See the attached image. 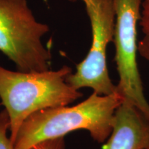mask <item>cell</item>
I'll use <instances>...</instances> for the list:
<instances>
[{
  "mask_svg": "<svg viewBox=\"0 0 149 149\" xmlns=\"http://www.w3.org/2000/svg\"><path fill=\"white\" fill-rule=\"evenodd\" d=\"M124 101L117 91L109 95L93 92L74 106L37 112L20 127L14 141L15 148L31 149L42 141L64 137L79 130L88 131L97 142H105L111 133L115 111Z\"/></svg>",
  "mask_w": 149,
  "mask_h": 149,
  "instance_id": "obj_1",
  "label": "cell"
},
{
  "mask_svg": "<svg viewBox=\"0 0 149 149\" xmlns=\"http://www.w3.org/2000/svg\"><path fill=\"white\" fill-rule=\"evenodd\" d=\"M72 72L68 66L56 70L23 72L0 65V102L8 114L13 144L20 127L31 115L44 109L69 105L83 96L66 81Z\"/></svg>",
  "mask_w": 149,
  "mask_h": 149,
  "instance_id": "obj_2",
  "label": "cell"
},
{
  "mask_svg": "<svg viewBox=\"0 0 149 149\" xmlns=\"http://www.w3.org/2000/svg\"><path fill=\"white\" fill-rule=\"evenodd\" d=\"M49 31L36 19L27 0H0V52L18 70L50 69L51 54L42 42Z\"/></svg>",
  "mask_w": 149,
  "mask_h": 149,
  "instance_id": "obj_3",
  "label": "cell"
},
{
  "mask_svg": "<svg viewBox=\"0 0 149 149\" xmlns=\"http://www.w3.org/2000/svg\"><path fill=\"white\" fill-rule=\"evenodd\" d=\"M81 1L90 20L92 41L88 54L76 66V71L68 76L66 81L79 91L90 88L101 95L117 92V85L109 75L107 61L108 45L114 37L115 13L113 0H68Z\"/></svg>",
  "mask_w": 149,
  "mask_h": 149,
  "instance_id": "obj_4",
  "label": "cell"
},
{
  "mask_svg": "<svg viewBox=\"0 0 149 149\" xmlns=\"http://www.w3.org/2000/svg\"><path fill=\"white\" fill-rule=\"evenodd\" d=\"M115 13L113 42L119 74L117 91L124 101L137 108L149 120V104L145 97L137 61V24L143 0H113Z\"/></svg>",
  "mask_w": 149,
  "mask_h": 149,
  "instance_id": "obj_5",
  "label": "cell"
},
{
  "mask_svg": "<svg viewBox=\"0 0 149 149\" xmlns=\"http://www.w3.org/2000/svg\"><path fill=\"white\" fill-rule=\"evenodd\" d=\"M104 149H144L149 141V120L129 102L115 113L113 128Z\"/></svg>",
  "mask_w": 149,
  "mask_h": 149,
  "instance_id": "obj_6",
  "label": "cell"
},
{
  "mask_svg": "<svg viewBox=\"0 0 149 149\" xmlns=\"http://www.w3.org/2000/svg\"><path fill=\"white\" fill-rule=\"evenodd\" d=\"M9 120L4 109L0 111V149H15L8 135Z\"/></svg>",
  "mask_w": 149,
  "mask_h": 149,
  "instance_id": "obj_7",
  "label": "cell"
},
{
  "mask_svg": "<svg viewBox=\"0 0 149 149\" xmlns=\"http://www.w3.org/2000/svg\"><path fill=\"white\" fill-rule=\"evenodd\" d=\"M139 21L142 32L145 36L149 37V0H143Z\"/></svg>",
  "mask_w": 149,
  "mask_h": 149,
  "instance_id": "obj_8",
  "label": "cell"
},
{
  "mask_svg": "<svg viewBox=\"0 0 149 149\" xmlns=\"http://www.w3.org/2000/svg\"><path fill=\"white\" fill-rule=\"evenodd\" d=\"M64 137L46 140L35 145L31 149H65Z\"/></svg>",
  "mask_w": 149,
  "mask_h": 149,
  "instance_id": "obj_9",
  "label": "cell"
},
{
  "mask_svg": "<svg viewBox=\"0 0 149 149\" xmlns=\"http://www.w3.org/2000/svg\"><path fill=\"white\" fill-rule=\"evenodd\" d=\"M137 51L141 57L149 61V37L144 36L138 43Z\"/></svg>",
  "mask_w": 149,
  "mask_h": 149,
  "instance_id": "obj_10",
  "label": "cell"
},
{
  "mask_svg": "<svg viewBox=\"0 0 149 149\" xmlns=\"http://www.w3.org/2000/svg\"><path fill=\"white\" fill-rule=\"evenodd\" d=\"M144 149H149V141H148V144L146 145V146L145 147Z\"/></svg>",
  "mask_w": 149,
  "mask_h": 149,
  "instance_id": "obj_11",
  "label": "cell"
},
{
  "mask_svg": "<svg viewBox=\"0 0 149 149\" xmlns=\"http://www.w3.org/2000/svg\"><path fill=\"white\" fill-rule=\"evenodd\" d=\"M1 102H0V107H1Z\"/></svg>",
  "mask_w": 149,
  "mask_h": 149,
  "instance_id": "obj_12",
  "label": "cell"
}]
</instances>
